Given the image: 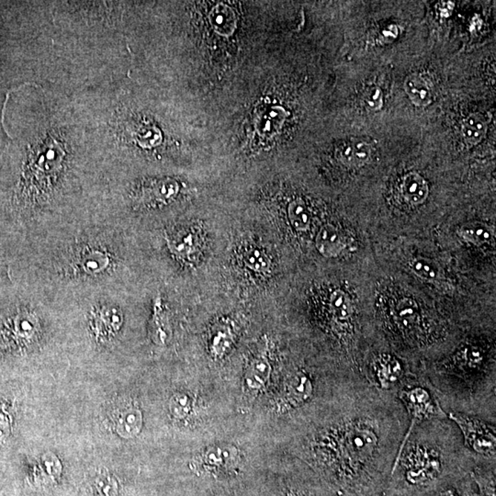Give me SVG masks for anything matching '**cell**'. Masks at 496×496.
<instances>
[{"label":"cell","mask_w":496,"mask_h":496,"mask_svg":"<svg viewBox=\"0 0 496 496\" xmlns=\"http://www.w3.org/2000/svg\"><path fill=\"white\" fill-rule=\"evenodd\" d=\"M412 268L415 273L423 277V278L428 279H434L437 277V270L434 267L433 264L429 263L428 261L424 259H414L411 264Z\"/></svg>","instance_id":"cell-25"},{"label":"cell","mask_w":496,"mask_h":496,"mask_svg":"<svg viewBox=\"0 0 496 496\" xmlns=\"http://www.w3.org/2000/svg\"><path fill=\"white\" fill-rule=\"evenodd\" d=\"M441 484L440 491L437 492L435 496H467L461 493L460 489H458L454 484H446L442 486Z\"/></svg>","instance_id":"cell-28"},{"label":"cell","mask_w":496,"mask_h":496,"mask_svg":"<svg viewBox=\"0 0 496 496\" xmlns=\"http://www.w3.org/2000/svg\"><path fill=\"white\" fill-rule=\"evenodd\" d=\"M8 421L5 415L0 413V438L5 437L8 435Z\"/></svg>","instance_id":"cell-29"},{"label":"cell","mask_w":496,"mask_h":496,"mask_svg":"<svg viewBox=\"0 0 496 496\" xmlns=\"http://www.w3.org/2000/svg\"><path fill=\"white\" fill-rule=\"evenodd\" d=\"M428 383L426 380H417V377L412 376L406 379L395 393L397 399L405 406L408 420L410 421L400 448L408 440L415 426L434 418L448 417L441 408L433 389L426 387Z\"/></svg>","instance_id":"cell-3"},{"label":"cell","mask_w":496,"mask_h":496,"mask_svg":"<svg viewBox=\"0 0 496 496\" xmlns=\"http://www.w3.org/2000/svg\"><path fill=\"white\" fill-rule=\"evenodd\" d=\"M192 400L186 394H176L170 399V413L176 419L183 420L186 418L192 411Z\"/></svg>","instance_id":"cell-23"},{"label":"cell","mask_w":496,"mask_h":496,"mask_svg":"<svg viewBox=\"0 0 496 496\" xmlns=\"http://www.w3.org/2000/svg\"><path fill=\"white\" fill-rule=\"evenodd\" d=\"M180 189V183L174 178H163L146 181L142 185L137 201L144 207H161L174 201Z\"/></svg>","instance_id":"cell-7"},{"label":"cell","mask_w":496,"mask_h":496,"mask_svg":"<svg viewBox=\"0 0 496 496\" xmlns=\"http://www.w3.org/2000/svg\"><path fill=\"white\" fill-rule=\"evenodd\" d=\"M397 321L403 325V327H413L417 323V311L414 307V304L410 302H401L398 304L396 309Z\"/></svg>","instance_id":"cell-24"},{"label":"cell","mask_w":496,"mask_h":496,"mask_svg":"<svg viewBox=\"0 0 496 496\" xmlns=\"http://www.w3.org/2000/svg\"><path fill=\"white\" fill-rule=\"evenodd\" d=\"M401 192L408 203L417 206L426 200L429 189L425 178L417 173H409L401 184Z\"/></svg>","instance_id":"cell-12"},{"label":"cell","mask_w":496,"mask_h":496,"mask_svg":"<svg viewBox=\"0 0 496 496\" xmlns=\"http://www.w3.org/2000/svg\"><path fill=\"white\" fill-rule=\"evenodd\" d=\"M238 460V451L235 447L217 445L207 449L196 458L197 469L208 474H220L233 469Z\"/></svg>","instance_id":"cell-8"},{"label":"cell","mask_w":496,"mask_h":496,"mask_svg":"<svg viewBox=\"0 0 496 496\" xmlns=\"http://www.w3.org/2000/svg\"><path fill=\"white\" fill-rule=\"evenodd\" d=\"M288 217L297 231H307L311 224V212L307 203L301 199L291 201L288 207Z\"/></svg>","instance_id":"cell-19"},{"label":"cell","mask_w":496,"mask_h":496,"mask_svg":"<svg viewBox=\"0 0 496 496\" xmlns=\"http://www.w3.org/2000/svg\"><path fill=\"white\" fill-rule=\"evenodd\" d=\"M488 123L481 114H474L467 117L461 127V134L469 145H477L486 137Z\"/></svg>","instance_id":"cell-15"},{"label":"cell","mask_w":496,"mask_h":496,"mask_svg":"<svg viewBox=\"0 0 496 496\" xmlns=\"http://www.w3.org/2000/svg\"><path fill=\"white\" fill-rule=\"evenodd\" d=\"M448 418L454 422L461 435L466 448L475 456L495 460V424L476 415L449 411Z\"/></svg>","instance_id":"cell-4"},{"label":"cell","mask_w":496,"mask_h":496,"mask_svg":"<svg viewBox=\"0 0 496 496\" xmlns=\"http://www.w3.org/2000/svg\"><path fill=\"white\" fill-rule=\"evenodd\" d=\"M371 147L363 141H353L346 144L340 149L339 160L347 166H362L370 160Z\"/></svg>","instance_id":"cell-13"},{"label":"cell","mask_w":496,"mask_h":496,"mask_svg":"<svg viewBox=\"0 0 496 496\" xmlns=\"http://www.w3.org/2000/svg\"><path fill=\"white\" fill-rule=\"evenodd\" d=\"M457 426L448 417L434 418L415 426L395 458L390 481L433 487L466 474L474 454L466 448Z\"/></svg>","instance_id":"cell-2"},{"label":"cell","mask_w":496,"mask_h":496,"mask_svg":"<svg viewBox=\"0 0 496 496\" xmlns=\"http://www.w3.org/2000/svg\"><path fill=\"white\" fill-rule=\"evenodd\" d=\"M368 105L372 109H380L382 105V92L380 89L374 88L371 91L367 100Z\"/></svg>","instance_id":"cell-27"},{"label":"cell","mask_w":496,"mask_h":496,"mask_svg":"<svg viewBox=\"0 0 496 496\" xmlns=\"http://www.w3.org/2000/svg\"><path fill=\"white\" fill-rule=\"evenodd\" d=\"M123 236V224L112 218H77L31 236L30 290L54 304L98 291L124 293Z\"/></svg>","instance_id":"cell-1"},{"label":"cell","mask_w":496,"mask_h":496,"mask_svg":"<svg viewBox=\"0 0 496 496\" xmlns=\"http://www.w3.org/2000/svg\"><path fill=\"white\" fill-rule=\"evenodd\" d=\"M242 261L248 270L264 275L270 272L271 261L267 254L261 248L249 247L245 250Z\"/></svg>","instance_id":"cell-17"},{"label":"cell","mask_w":496,"mask_h":496,"mask_svg":"<svg viewBox=\"0 0 496 496\" xmlns=\"http://www.w3.org/2000/svg\"><path fill=\"white\" fill-rule=\"evenodd\" d=\"M167 246L176 256H189L194 251V236L192 233L174 235L169 240Z\"/></svg>","instance_id":"cell-22"},{"label":"cell","mask_w":496,"mask_h":496,"mask_svg":"<svg viewBox=\"0 0 496 496\" xmlns=\"http://www.w3.org/2000/svg\"><path fill=\"white\" fill-rule=\"evenodd\" d=\"M374 380L372 385L383 392L396 393L398 388L405 382V369L400 360L392 355L380 354L372 362Z\"/></svg>","instance_id":"cell-6"},{"label":"cell","mask_w":496,"mask_h":496,"mask_svg":"<svg viewBox=\"0 0 496 496\" xmlns=\"http://www.w3.org/2000/svg\"><path fill=\"white\" fill-rule=\"evenodd\" d=\"M231 340H232L231 339V332L226 330V327L223 330H218L215 334V339H213V351L217 355L224 353L229 347Z\"/></svg>","instance_id":"cell-26"},{"label":"cell","mask_w":496,"mask_h":496,"mask_svg":"<svg viewBox=\"0 0 496 496\" xmlns=\"http://www.w3.org/2000/svg\"><path fill=\"white\" fill-rule=\"evenodd\" d=\"M330 305L332 316L336 321L345 324L350 319V302L342 290H334L331 294Z\"/></svg>","instance_id":"cell-20"},{"label":"cell","mask_w":496,"mask_h":496,"mask_svg":"<svg viewBox=\"0 0 496 496\" xmlns=\"http://www.w3.org/2000/svg\"><path fill=\"white\" fill-rule=\"evenodd\" d=\"M210 23L221 34H231L235 30V16L228 6L217 5L210 13Z\"/></svg>","instance_id":"cell-18"},{"label":"cell","mask_w":496,"mask_h":496,"mask_svg":"<svg viewBox=\"0 0 496 496\" xmlns=\"http://www.w3.org/2000/svg\"><path fill=\"white\" fill-rule=\"evenodd\" d=\"M111 422L117 434L123 438L137 437L143 426V415L137 403L125 401L115 406Z\"/></svg>","instance_id":"cell-9"},{"label":"cell","mask_w":496,"mask_h":496,"mask_svg":"<svg viewBox=\"0 0 496 496\" xmlns=\"http://www.w3.org/2000/svg\"><path fill=\"white\" fill-rule=\"evenodd\" d=\"M406 94L411 102L418 107H426L432 102L431 86L422 77L412 75L405 82Z\"/></svg>","instance_id":"cell-14"},{"label":"cell","mask_w":496,"mask_h":496,"mask_svg":"<svg viewBox=\"0 0 496 496\" xmlns=\"http://www.w3.org/2000/svg\"><path fill=\"white\" fill-rule=\"evenodd\" d=\"M36 158L31 161L30 174L33 183L41 187L53 184L63 169L65 150L61 143L49 138L36 152Z\"/></svg>","instance_id":"cell-5"},{"label":"cell","mask_w":496,"mask_h":496,"mask_svg":"<svg viewBox=\"0 0 496 496\" xmlns=\"http://www.w3.org/2000/svg\"><path fill=\"white\" fill-rule=\"evenodd\" d=\"M458 233L461 238L477 245L486 243L492 239L491 230L480 223L464 224L458 230Z\"/></svg>","instance_id":"cell-21"},{"label":"cell","mask_w":496,"mask_h":496,"mask_svg":"<svg viewBox=\"0 0 496 496\" xmlns=\"http://www.w3.org/2000/svg\"><path fill=\"white\" fill-rule=\"evenodd\" d=\"M132 137L144 148H153L160 145L162 141V134L154 124L137 122L132 123L129 129Z\"/></svg>","instance_id":"cell-16"},{"label":"cell","mask_w":496,"mask_h":496,"mask_svg":"<svg viewBox=\"0 0 496 496\" xmlns=\"http://www.w3.org/2000/svg\"><path fill=\"white\" fill-rule=\"evenodd\" d=\"M316 244L319 252L327 258L339 256L347 246L341 231L331 224L321 228L316 236Z\"/></svg>","instance_id":"cell-10"},{"label":"cell","mask_w":496,"mask_h":496,"mask_svg":"<svg viewBox=\"0 0 496 496\" xmlns=\"http://www.w3.org/2000/svg\"><path fill=\"white\" fill-rule=\"evenodd\" d=\"M271 366L266 352L255 355L248 365L246 383L250 390H261L270 380Z\"/></svg>","instance_id":"cell-11"}]
</instances>
